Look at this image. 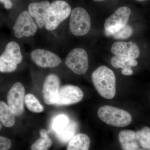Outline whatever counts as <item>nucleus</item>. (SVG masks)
Instances as JSON below:
<instances>
[{"instance_id": "15", "label": "nucleus", "mask_w": 150, "mask_h": 150, "mask_svg": "<svg viewBox=\"0 0 150 150\" xmlns=\"http://www.w3.org/2000/svg\"><path fill=\"white\" fill-rule=\"evenodd\" d=\"M118 140L123 150H137L139 148L140 144L134 131L122 130L118 134Z\"/></svg>"}, {"instance_id": "10", "label": "nucleus", "mask_w": 150, "mask_h": 150, "mask_svg": "<svg viewBox=\"0 0 150 150\" xmlns=\"http://www.w3.org/2000/svg\"><path fill=\"white\" fill-rule=\"evenodd\" d=\"M60 80L54 74L48 75L44 81L42 94L44 102L47 105H56L59 98Z\"/></svg>"}, {"instance_id": "19", "label": "nucleus", "mask_w": 150, "mask_h": 150, "mask_svg": "<svg viewBox=\"0 0 150 150\" xmlns=\"http://www.w3.org/2000/svg\"><path fill=\"white\" fill-rule=\"evenodd\" d=\"M77 127V126L76 123L70 120L69 123L67 126L61 131L56 133V137L60 142L67 143L75 136Z\"/></svg>"}, {"instance_id": "2", "label": "nucleus", "mask_w": 150, "mask_h": 150, "mask_svg": "<svg viewBox=\"0 0 150 150\" xmlns=\"http://www.w3.org/2000/svg\"><path fill=\"white\" fill-rule=\"evenodd\" d=\"M98 115L105 123L115 127H126L132 120L131 114L126 110L108 105L100 108Z\"/></svg>"}, {"instance_id": "25", "label": "nucleus", "mask_w": 150, "mask_h": 150, "mask_svg": "<svg viewBox=\"0 0 150 150\" xmlns=\"http://www.w3.org/2000/svg\"><path fill=\"white\" fill-rule=\"evenodd\" d=\"M12 146L11 142L6 137H0V150H8Z\"/></svg>"}, {"instance_id": "4", "label": "nucleus", "mask_w": 150, "mask_h": 150, "mask_svg": "<svg viewBox=\"0 0 150 150\" xmlns=\"http://www.w3.org/2000/svg\"><path fill=\"white\" fill-rule=\"evenodd\" d=\"M22 61L20 47L16 42H9L0 57V71L10 73L15 71Z\"/></svg>"}, {"instance_id": "21", "label": "nucleus", "mask_w": 150, "mask_h": 150, "mask_svg": "<svg viewBox=\"0 0 150 150\" xmlns=\"http://www.w3.org/2000/svg\"><path fill=\"white\" fill-rule=\"evenodd\" d=\"M25 103L28 109L31 112L39 113L43 112L44 108L35 96L28 94L25 98Z\"/></svg>"}, {"instance_id": "20", "label": "nucleus", "mask_w": 150, "mask_h": 150, "mask_svg": "<svg viewBox=\"0 0 150 150\" xmlns=\"http://www.w3.org/2000/svg\"><path fill=\"white\" fill-rule=\"evenodd\" d=\"M40 137L32 145L31 150H48L52 145V142L45 129L40 131Z\"/></svg>"}, {"instance_id": "13", "label": "nucleus", "mask_w": 150, "mask_h": 150, "mask_svg": "<svg viewBox=\"0 0 150 150\" xmlns=\"http://www.w3.org/2000/svg\"><path fill=\"white\" fill-rule=\"evenodd\" d=\"M110 51L116 56H124L136 59L140 56V49L137 44L132 41H117L112 44Z\"/></svg>"}, {"instance_id": "12", "label": "nucleus", "mask_w": 150, "mask_h": 150, "mask_svg": "<svg viewBox=\"0 0 150 150\" xmlns=\"http://www.w3.org/2000/svg\"><path fill=\"white\" fill-rule=\"evenodd\" d=\"M83 92L76 86L66 85L59 90V98L57 105H68L75 104L83 98Z\"/></svg>"}, {"instance_id": "26", "label": "nucleus", "mask_w": 150, "mask_h": 150, "mask_svg": "<svg viewBox=\"0 0 150 150\" xmlns=\"http://www.w3.org/2000/svg\"><path fill=\"white\" fill-rule=\"evenodd\" d=\"M4 7L6 9H10L12 7V3L11 0H6L5 2L4 3Z\"/></svg>"}, {"instance_id": "16", "label": "nucleus", "mask_w": 150, "mask_h": 150, "mask_svg": "<svg viewBox=\"0 0 150 150\" xmlns=\"http://www.w3.org/2000/svg\"><path fill=\"white\" fill-rule=\"evenodd\" d=\"M110 64L114 68L122 69L121 73L123 75L131 76L133 74L131 67H136L138 62L134 59L115 55L111 58Z\"/></svg>"}, {"instance_id": "18", "label": "nucleus", "mask_w": 150, "mask_h": 150, "mask_svg": "<svg viewBox=\"0 0 150 150\" xmlns=\"http://www.w3.org/2000/svg\"><path fill=\"white\" fill-rule=\"evenodd\" d=\"M16 115L13 111L4 101L0 102V121L6 127H12L15 124Z\"/></svg>"}, {"instance_id": "17", "label": "nucleus", "mask_w": 150, "mask_h": 150, "mask_svg": "<svg viewBox=\"0 0 150 150\" xmlns=\"http://www.w3.org/2000/svg\"><path fill=\"white\" fill-rule=\"evenodd\" d=\"M91 140L88 136L79 133L70 140L67 150H89Z\"/></svg>"}, {"instance_id": "11", "label": "nucleus", "mask_w": 150, "mask_h": 150, "mask_svg": "<svg viewBox=\"0 0 150 150\" xmlns=\"http://www.w3.org/2000/svg\"><path fill=\"white\" fill-rule=\"evenodd\" d=\"M30 57L35 64L43 68H54L62 62L59 56L44 49H35L31 52Z\"/></svg>"}, {"instance_id": "30", "label": "nucleus", "mask_w": 150, "mask_h": 150, "mask_svg": "<svg viewBox=\"0 0 150 150\" xmlns=\"http://www.w3.org/2000/svg\"><path fill=\"white\" fill-rule=\"evenodd\" d=\"M145 150V149H138V150Z\"/></svg>"}, {"instance_id": "1", "label": "nucleus", "mask_w": 150, "mask_h": 150, "mask_svg": "<svg viewBox=\"0 0 150 150\" xmlns=\"http://www.w3.org/2000/svg\"><path fill=\"white\" fill-rule=\"evenodd\" d=\"M93 83L102 97L112 99L116 94V78L113 71L104 66H100L91 75Z\"/></svg>"}, {"instance_id": "9", "label": "nucleus", "mask_w": 150, "mask_h": 150, "mask_svg": "<svg viewBox=\"0 0 150 150\" xmlns=\"http://www.w3.org/2000/svg\"><path fill=\"white\" fill-rule=\"evenodd\" d=\"M25 94L24 86L20 82L14 84L8 93V105L16 116H20L24 112Z\"/></svg>"}, {"instance_id": "7", "label": "nucleus", "mask_w": 150, "mask_h": 150, "mask_svg": "<svg viewBox=\"0 0 150 150\" xmlns=\"http://www.w3.org/2000/svg\"><path fill=\"white\" fill-rule=\"evenodd\" d=\"M13 29L14 35L18 38L35 35L38 30L37 25L28 11H24L17 18Z\"/></svg>"}, {"instance_id": "3", "label": "nucleus", "mask_w": 150, "mask_h": 150, "mask_svg": "<svg viewBox=\"0 0 150 150\" xmlns=\"http://www.w3.org/2000/svg\"><path fill=\"white\" fill-rule=\"evenodd\" d=\"M71 13L69 4L62 0L54 1L51 4L47 15L45 28L48 30H53L66 20Z\"/></svg>"}, {"instance_id": "29", "label": "nucleus", "mask_w": 150, "mask_h": 150, "mask_svg": "<svg viewBox=\"0 0 150 150\" xmlns=\"http://www.w3.org/2000/svg\"><path fill=\"white\" fill-rule=\"evenodd\" d=\"M136 1H146V0H136Z\"/></svg>"}, {"instance_id": "8", "label": "nucleus", "mask_w": 150, "mask_h": 150, "mask_svg": "<svg viewBox=\"0 0 150 150\" xmlns=\"http://www.w3.org/2000/svg\"><path fill=\"white\" fill-rule=\"evenodd\" d=\"M131 10L127 7H121L106 19L104 23L105 30L109 33L117 32L127 24Z\"/></svg>"}, {"instance_id": "22", "label": "nucleus", "mask_w": 150, "mask_h": 150, "mask_svg": "<svg viewBox=\"0 0 150 150\" xmlns=\"http://www.w3.org/2000/svg\"><path fill=\"white\" fill-rule=\"evenodd\" d=\"M137 139L141 146L145 149L150 150V128L145 126L136 132Z\"/></svg>"}, {"instance_id": "23", "label": "nucleus", "mask_w": 150, "mask_h": 150, "mask_svg": "<svg viewBox=\"0 0 150 150\" xmlns=\"http://www.w3.org/2000/svg\"><path fill=\"white\" fill-rule=\"evenodd\" d=\"M69 117L64 114H61L56 116L52 121L51 128L55 134L64 129L69 123Z\"/></svg>"}, {"instance_id": "24", "label": "nucleus", "mask_w": 150, "mask_h": 150, "mask_svg": "<svg viewBox=\"0 0 150 150\" xmlns=\"http://www.w3.org/2000/svg\"><path fill=\"white\" fill-rule=\"evenodd\" d=\"M133 33V30L130 25L127 24L123 28L117 32L110 33L105 31V35L107 36H112L115 39H126L131 37Z\"/></svg>"}, {"instance_id": "6", "label": "nucleus", "mask_w": 150, "mask_h": 150, "mask_svg": "<svg viewBox=\"0 0 150 150\" xmlns=\"http://www.w3.org/2000/svg\"><path fill=\"white\" fill-rule=\"evenodd\" d=\"M65 64L75 74H86L88 68V56L86 51L82 48L73 49L67 55Z\"/></svg>"}, {"instance_id": "28", "label": "nucleus", "mask_w": 150, "mask_h": 150, "mask_svg": "<svg viewBox=\"0 0 150 150\" xmlns=\"http://www.w3.org/2000/svg\"><path fill=\"white\" fill-rule=\"evenodd\" d=\"M6 0H0V1H1V2L4 3L5 2V1Z\"/></svg>"}, {"instance_id": "27", "label": "nucleus", "mask_w": 150, "mask_h": 150, "mask_svg": "<svg viewBox=\"0 0 150 150\" xmlns=\"http://www.w3.org/2000/svg\"><path fill=\"white\" fill-rule=\"evenodd\" d=\"M93 1L96 2H100L103 1H105V0H93Z\"/></svg>"}, {"instance_id": "14", "label": "nucleus", "mask_w": 150, "mask_h": 150, "mask_svg": "<svg viewBox=\"0 0 150 150\" xmlns=\"http://www.w3.org/2000/svg\"><path fill=\"white\" fill-rule=\"evenodd\" d=\"M51 4L48 1L33 3L28 6V12L32 17L35 18L38 26L42 28L45 26L47 15Z\"/></svg>"}, {"instance_id": "5", "label": "nucleus", "mask_w": 150, "mask_h": 150, "mask_svg": "<svg viewBox=\"0 0 150 150\" xmlns=\"http://www.w3.org/2000/svg\"><path fill=\"white\" fill-rule=\"evenodd\" d=\"M91 26L90 16L88 12L81 7L73 9L70 17L69 28L75 36H82L89 31Z\"/></svg>"}]
</instances>
